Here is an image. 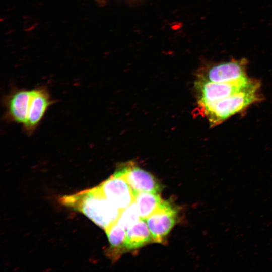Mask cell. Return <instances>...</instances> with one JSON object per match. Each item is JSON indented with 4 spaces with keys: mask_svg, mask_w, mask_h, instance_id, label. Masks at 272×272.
<instances>
[{
    "mask_svg": "<svg viewBox=\"0 0 272 272\" xmlns=\"http://www.w3.org/2000/svg\"><path fill=\"white\" fill-rule=\"evenodd\" d=\"M177 208L168 200H163L159 209L146 220L153 241L161 243L177 220Z\"/></svg>",
    "mask_w": 272,
    "mask_h": 272,
    "instance_id": "cell-6",
    "label": "cell"
},
{
    "mask_svg": "<svg viewBox=\"0 0 272 272\" xmlns=\"http://www.w3.org/2000/svg\"><path fill=\"white\" fill-rule=\"evenodd\" d=\"M139 210L135 202L121 211L116 223L125 230H127L140 219Z\"/></svg>",
    "mask_w": 272,
    "mask_h": 272,
    "instance_id": "cell-13",
    "label": "cell"
},
{
    "mask_svg": "<svg viewBox=\"0 0 272 272\" xmlns=\"http://www.w3.org/2000/svg\"><path fill=\"white\" fill-rule=\"evenodd\" d=\"M163 201L160 195L157 193L142 192L135 194L134 202L140 217L145 220L159 209Z\"/></svg>",
    "mask_w": 272,
    "mask_h": 272,
    "instance_id": "cell-12",
    "label": "cell"
},
{
    "mask_svg": "<svg viewBox=\"0 0 272 272\" xmlns=\"http://www.w3.org/2000/svg\"><path fill=\"white\" fill-rule=\"evenodd\" d=\"M114 174L123 178L134 194L142 192L159 194L162 189V185L152 174L138 167L133 162L122 164Z\"/></svg>",
    "mask_w": 272,
    "mask_h": 272,
    "instance_id": "cell-4",
    "label": "cell"
},
{
    "mask_svg": "<svg viewBox=\"0 0 272 272\" xmlns=\"http://www.w3.org/2000/svg\"><path fill=\"white\" fill-rule=\"evenodd\" d=\"M260 84L253 79L245 88L226 98L197 108L198 114L207 118L211 126L221 123L230 116L246 109L251 104L260 101Z\"/></svg>",
    "mask_w": 272,
    "mask_h": 272,
    "instance_id": "cell-2",
    "label": "cell"
},
{
    "mask_svg": "<svg viewBox=\"0 0 272 272\" xmlns=\"http://www.w3.org/2000/svg\"><path fill=\"white\" fill-rule=\"evenodd\" d=\"M247 65L245 58L214 64L199 71L197 79L217 83L240 80L247 77Z\"/></svg>",
    "mask_w": 272,
    "mask_h": 272,
    "instance_id": "cell-5",
    "label": "cell"
},
{
    "mask_svg": "<svg viewBox=\"0 0 272 272\" xmlns=\"http://www.w3.org/2000/svg\"><path fill=\"white\" fill-rule=\"evenodd\" d=\"M144 220L141 219L127 230L125 241L126 251L141 248L153 241L148 225Z\"/></svg>",
    "mask_w": 272,
    "mask_h": 272,
    "instance_id": "cell-10",
    "label": "cell"
},
{
    "mask_svg": "<svg viewBox=\"0 0 272 272\" xmlns=\"http://www.w3.org/2000/svg\"><path fill=\"white\" fill-rule=\"evenodd\" d=\"M62 205L80 212L106 231L115 224L121 211L104 196L98 185L61 196Z\"/></svg>",
    "mask_w": 272,
    "mask_h": 272,
    "instance_id": "cell-1",
    "label": "cell"
},
{
    "mask_svg": "<svg viewBox=\"0 0 272 272\" xmlns=\"http://www.w3.org/2000/svg\"><path fill=\"white\" fill-rule=\"evenodd\" d=\"M32 97L33 90H17L9 95L6 101L9 119L24 126L32 105Z\"/></svg>",
    "mask_w": 272,
    "mask_h": 272,
    "instance_id": "cell-8",
    "label": "cell"
},
{
    "mask_svg": "<svg viewBox=\"0 0 272 272\" xmlns=\"http://www.w3.org/2000/svg\"><path fill=\"white\" fill-rule=\"evenodd\" d=\"M253 79L248 77L222 83L196 79L194 87L197 96V108H200L235 94L247 87Z\"/></svg>",
    "mask_w": 272,
    "mask_h": 272,
    "instance_id": "cell-3",
    "label": "cell"
},
{
    "mask_svg": "<svg viewBox=\"0 0 272 272\" xmlns=\"http://www.w3.org/2000/svg\"><path fill=\"white\" fill-rule=\"evenodd\" d=\"M106 198L121 211L135 201V194L128 184L114 174L99 184Z\"/></svg>",
    "mask_w": 272,
    "mask_h": 272,
    "instance_id": "cell-7",
    "label": "cell"
},
{
    "mask_svg": "<svg viewBox=\"0 0 272 272\" xmlns=\"http://www.w3.org/2000/svg\"><path fill=\"white\" fill-rule=\"evenodd\" d=\"M105 232L110 244L106 254L112 260H116L126 251L125 246L126 232L116 222Z\"/></svg>",
    "mask_w": 272,
    "mask_h": 272,
    "instance_id": "cell-11",
    "label": "cell"
},
{
    "mask_svg": "<svg viewBox=\"0 0 272 272\" xmlns=\"http://www.w3.org/2000/svg\"><path fill=\"white\" fill-rule=\"evenodd\" d=\"M51 102L48 92L44 87L33 89L32 105L23 126L25 131L32 132L36 129Z\"/></svg>",
    "mask_w": 272,
    "mask_h": 272,
    "instance_id": "cell-9",
    "label": "cell"
}]
</instances>
